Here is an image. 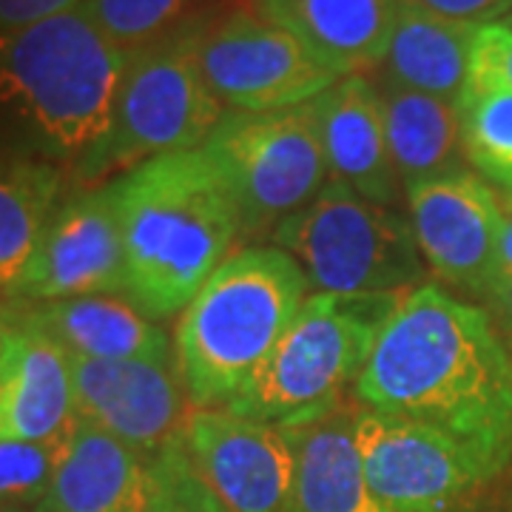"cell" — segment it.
I'll use <instances>...</instances> for the list:
<instances>
[{
	"instance_id": "44dd1931",
	"label": "cell",
	"mask_w": 512,
	"mask_h": 512,
	"mask_svg": "<svg viewBox=\"0 0 512 512\" xmlns=\"http://www.w3.org/2000/svg\"><path fill=\"white\" fill-rule=\"evenodd\" d=\"M476 35V26L441 18L419 0H404L387 52L373 72L404 89L461 103Z\"/></svg>"
},
{
	"instance_id": "d4e9b609",
	"label": "cell",
	"mask_w": 512,
	"mask_h": 512,
	"mask_svg": "<svg viewBox=\"0 0 512 512\" xmlns=\"http://www.w3.org/2000/svg\"><path fill=\"white\" fill-rule=\"evenodd\" d=\"M202 0H86L80 9L128 57L165 37L177 35L197 18Z\"/></svg>"
},
{
	"instance_id": "f546056e",
	"label": "cell",
	"mask_w": 512,
	"mask_h": 512,
	"mask_svg": "<svg viewBox=\"0 0 512 512\" xmlns=\"http://www.w3.org/2000/svg\"><path fill=\"white\" fill-rule=\"evenodd\" d=\"M430 12L441 18L458 20L467 26H493L512 12V0H419Z\"/></svg>"
},
{
	"instance_id": "d6a6232c",
	"label": "cell",
	"mask_w": 512,
	"mask_h": 512,
	"mask_svg": "<svg viewBox=\"0 0 512 512\" xmlns=\"http://www.w3.org/2000/svg\"><path fill=\"white\" fill-rule=\"evenodd\" d=\"M0 512H43L40 507H3L0 504Z\"/></svg>"
},
{
	"instance_id": "9c48e42d",
	"label": "cell",
	"mask_w": 512,
	"mask_h": 512,
	"mask_svg": "<svg viewBox=\"0 0 512 512\" xmlns=\"http://www.w3.org/2000/svg\"><path fill=\"white\" fill-rule=\"evenodd\" d=\"M191 52L205 86L231 111L305 106L342 80L302 40L256 9L197 18L191 23Z\"/></svg>"
},
{
	"instance_id": "e0dca14e",
	"label": "cell",
	"mask_w": 512,
	"mask_h": 512,
	"mask_svg": "<svg viewBox=\"0 0 512 512\" xmlns=\"http://www.w3.org/2000/svg\"><path fill=\"white\" fill-rule=\"evenodd\" d=\"M26 325L43 330L69 356L120 362H177L174 342L151 316L120 293H97L77 299H57L20 308Z\"/></svg>"
},
{
	"instance_id": "e575fe53",
	"label": "cell",
	"mask_w": 512,
	"mask_h": 512,
	"mask_svg": "<svg viewBox=\"0 0 512 512\" xmlns=\"http://www.w3.org/2000/svg\"><path fill=\"white\" fill-rule=\"evenodd\" d=\"M501 23H504V26H510V29H512V12H510V15H507V18L501 20Z\"/></svg>"
},
{
	"instance_id": "52a82bcc",
	"label": "cell",
	"mask_w": 512,
	"mask_h": 512,
	"mask_svg": "<svg viewBox=\"0 0 512 512\" xmlns=\"http://www.w3.org/2000/svg\"><path fill=\"white\" fill-rule=\"evenodd\" d=\"M225 117V106L202 80L191 52V23L131 55L114 100L109 131L77 160L83 183H103L151 157L202 148Z\"/></svg>"
},
{
	"instance_id": "7c38bea8",
	"label": "cell",
	"mask_w": 512,
	"mask_h": 512,
	"mask_svg": "<svg viewBox=\"0 0 512 512\" xmlns=\"http://www.w3.org/2000/svg\"><path fill=\"white\" fill-rule=\"evenodd\" d=\"M69 359L80 419L128 444L146 464L183 444L191 402L177 362Z\"/></svg>"
},
{
	"instance_id": "8992f818",
	"label": "cell",
	"mask_w": 512,
	"mask_h": 512,
	"mask_svg": "<svg viewBox=\"0 0 512 512\" xmlns=\"http://www.w3.org/2000/svg\"><path fill=\"white\" fill-rule=\"evenodd\" d=\"M271 237L308 276L311 293H410L427 274L410 220L345 183L325 185Z\"/></svg>"
},
{
	"instance_id": "cb8c5ba5",
	"label": "cell",
	"mask_w": 512,
	"mask_h": 512,
	"mask_svg": "<svg viewBox=\"0 0 512 512\" xmlns=\"http://www.w3.org/2000/svg\"><path fill=\"white\" fill-rule=\"evenodd\" d=\"M458 111L464 157L498 197H507L512 191V94L467 89Z\"/></svg>"
},
{
	"instance_id": "ac0fdd59",
	"label": "cell",
	"mask_w": 512,
	"mask_h": 512,
	"mask_svg": "<svg viewBox=\"0 0 512 512\" xmlns=\"http://www.w3.org/2000/svg\"><path fill=\"white\" fill-rule=\"evenodd\" d=\"M404 0H256V12L348 77L379 69Z\"/></svg>"
},
{
	"instance_id": "30bf717a",
	"label": "cell",
	"mask_w": 512,
	"mask_h": 512,
	"mask_svg": "<svg viewBox=\"0 0 512 512\" xmlns=\"http://www.w3.org/2000/svg\"><path fill=\"white\" fill-rule=\"evenodd\" d=\"M367 487L390 512H450L493 473L464 444L421 421L356 407Z\"/></svg>"
},
{
	"instance_id": "83f0119b",
	"label": "cell",
	"mask_w": 512,
	"mask_h": 512,
	"mask_svg": "<svg viewBox=\"0 0 512 512\" xmlns=\"http://www.w3.org/2000/svg\"><path fill=\"white\" fill-rule=\"evenodd\" d=\"M470 92L512 94V29L504 23L481 26L470 57ZM464 89V92H467Z\"/></svg>"
},
{
	"instance_id": "1f68e13d",
	"label": "cell",
	"mask_w": 512,
	"mask_h": 512,
	"mask_svg": "<svg viewBox=\"0 0 512 512\" xmlns=\"http://www.w3.org/2000/svg\"><path fill=\"white\" fill-rule=\"evenodd\" d=\"M20 325V305L18 302H9V299H0V356L9 345L12 333Z\"/></svg>"
},
{
	"instance_id": "836d02e7",
	"label": "cell",
	"mask_w": 512,
	"mask_h": 512,
	"mask_svg": "<svg viewBox=\"0 0 512 512\" xmlns=\"http://www.w3.org/2000/svg\"><path fill=\"white\" fill-rule=\"evenodd\" d=\"M501 202H504V208H507V214L512 217V191L507 194V197H501Z\"/></svg>"
},
{
	"instance_id": "6da1fadb",
	"label": "cell",
	"mask_w": 512,
	"mask_h": 512,
	"mask_svg": "<svg viewBox=\"0 0 512 512\" xmlns=\"http://www.w3.org/2000/svg\"><path fill=\"white\" fill-rule=\"evenodd\" d=\"M367 410L421 421L490 470L512 458V356L487 308L439 285L404 293L353 384Z\"/></svg>"
},
{
	"instance_id": "ffe728a7",
	"label": "cell",
	"mask_w": 512,
	"mask_h": 512,
	"mask_svg": "<svg viewBox=\"0 0 512 512\" xmlns=\"http://www.w3.org/2000/svg\"><path fill=\"white\" fill-rule=\"evenodd\" d=\"M353 419L356 410L342 402L316 419L282 427L296 464L291 512H390L367 487Z\"/></svg>"
},
{
	"instance_id": "9a60e30c",
	"label": "cell",
	"mask_w": 512,
	"mask_h": 512,
	"mask_svg": "<svg viewBox=\"0 0 512 512\" xmlns=\"http://www.w3.org/2000/svg\"><path fill=\"white\" fill-rule=\"evenodd\" d=\"M308 106L316 120L330 183H345L365 200L396 208L404 188L387 148L376 83L365 74H348Z\"/></svg>"
},
{
	"instance_id": "f1b7e54d",
	"label": "cell",
	"mask_w": 512,
	"mask_h": 512,
	"mask_svg": "<svg viewBox=\"0 0 512 512\" xmlns=\"http://www.w3.org/2000/svg\"><path fill=\"white\" fill-rule=\"evenodd\" d=\"M86 0H0V32H18L35 23L80 9Z\"/></svg>"
},
{
	"instance_id": "4dcf8cb0",
	"label": "cell",
	"mask_w": 512,
	"mask_h": 512,
	"mask_svg": "<svg viewBox=\"0 0 512 512\" xmlns=\"http://www.w3.org/2000/svg\"><path fill=\"white\" fill-rule=\"evenodd\" d=\"M487 313L493 316L498 330H504L507 336L512 333V217L507 222V234L501 245V259H498V271H495L490 288L484 293Z\"/></svg>"
},
{
	"instance_id": "603a6c76",
	"label": "cell",
	"mask_w": 512,
	"mask_h": 512,
	"mask_svg": "<svg viewBox=\"0 0 512 512\" xmlns=\"http://www.w3.org/2000/svg\"><path fill=\"white\" fill-rule=\"evenodd\" d=\"M60 180L46 165H0V299L18 302L57 211Z\"/></svg>"
},
{
	"instance_id": "7402d4cb",
	"label": "cell",
	"mask_w": 512,
	"mask_h": 512,
	"mask_svg": "<svg viewBox=\"0 0 512 512\" xmlns=\"http://www.w3.org/2000/svg\"><path fill=\"white\" fill-rule=\"evenodd\" d=\"M382 97L387 148L404 194L421 183L461 171L464 140L458 103L404 89L376 77Z\"/></svg>"
},
{
	"instance_id": "4fadbf2b",
	"label": "cell",
	"mask_w": 512,
	"mask_h": 512,
	"mask_svg": "<svg viewBox=\"0 0 512 512\" xmlns=\"http://www.w3.org/2000/svg\"><path fill=\"white\" fill-rule=\"evenodd\" d=\"M185 450L225 512H291L296 464L285 430L225 407L191 410Z\"/></svg>"
},
{
	"instance_id": "277c9868",
	"label": "cell",
	"mask_w": 512,
	"mask_h": 512,
	"mask_svg": "<svg viewBox=\"0 0 512 512\" xmlns=\"http://www.w3.org/2000/svg\"><path fill=\"white\" fill-rule=\"evenodd\" d=\"M128 60L83 9L0 32V106L80 160L109 131Z\"/></svg>"
},
{
	"instance_id": "4316f807",
	"label": "cell",
	"mask_w": 512,
	"mask_h": 512,
	"mask_svg": "<svg viewBox=\"0 0 512 512\" xmlns=\"http://www.w3.org/2000/svg\"><path fill=\"white\" fill-rule=\"evenodd\" d=\"M154 481V512H225L202 484L185 441L148 464Z\"/></svg>"
},
{
	"instance_id": "d6986e66",
	"label": "cell",
	"mask_w": 512,
	"mask_h": 512,
	"mask_svg": "<svg viewBox=\"0 0 512 512\" xmlns=\"http://www.w3.org/2000/svg\"><path fill=\"white\" fill-rule=\"evenodd\" d=\"M43 512H154V481L128 444L77 421Z\"/></svg>"
},
{
	"instance_id": "8fae6325",
	"label": "cell",
	"mask_w": 512,
	"mask_h": 512,
	"mask_svg": "<svg viewBox=\"0 0 512 512\" xmlns=\"http://www.w3.org/2000/svg\"><path fill=\"white\" fill-rule=\"evenodd\" d=\"M404 197L427 271L456 291L484 299L510 222L493 185L461 168L410 188Z\"/></svg>"
},
{
	"instance_id": "484cf974",
	"label": "cell",
	"mask_w": 512,
	"mask_h": 512,
	"mask_svg": "<svg viewBox=\"0 0 512 512\" xmlns=\"http://www.w3.org/2000/svg\"><path fill=\"white\" fill-rule=\"evenodd\" d=\"M69 436L52 441H0V504L40 507L66 456Z\"/></svg>"
},
{
	"instance_id": "2e32d148",
	"label": "cell",
	"mask_w": 512,
	"mask_h": 512,
	"mask_svg": "<svg viewBox=\"0 0 512 512\" xmlns=\"http://www.w3.org/2000/svg\"><path fill=\"white\" fill-rule=\"evenodd\" d=\"M77 421L69 353L20 316L0 356V441L63 439Z\"/></svg>"
},
{
	"instance_id": "5b68a950",
	"label": "cell",
	"mask_w": 512,
	"mask_h": 512,
	"mask_svg": "<svg viewBox=\"0 0 512 512\" xmlns=\"http://www.w3.org/2000/svg\"><path fill=\"white\" fill-rule=\"evenodd\" d=\"M404 293H311L282 342L225 410L293 427L342 404Z\"/></svg>"
},
{
	"instance_id": "3957f363",
	"label": "cell",
	"mask_w": 512,
	"mask_h": 512,
	"mask_svg": "<svg viewBox=\"0 0 512 512\" xmlns=\"http://www.w3.org/2000/svg\"><path fill=\"white\" fill-rule=\"evenodd\" d=\"M308 296V276L282 248L245 245L228 256L174 328V359L191 410L234 402Z\"/></svg>"
},
{
	"instance_id": "ba28073f",
	"label": "cell",
	"mask_w": 512,
	"mask_h": 512,
	"mask_svg": "<svg viewBox=\"0 0 512 512\" xmlns=\"http://www.w3.org/2000/svg\"><path fill=\"white\" fill-rule=\"evenodd\" d=\"M202 151L234 194L245 239L274 234L330 183L311 106L225 111Z\"/></svg>"
},
{
	"instance_id": "5bb4252c",
	"label": "cell",
	"mask_w": 512,
	"mask_h": 512,
	"mask_svg": "<svg viewBox=\"0 0 512 512\" xmlns=\"http://www.w3.org/2000/svg\"><path fill=\"white\" fill-rule=\"evenodd\" d=\"M97 293L126 296V245L111 183L89 188L57 208L18 305Z\"/></svg>"
},
{
	"instance_id": "7a4b0ae2",
	"label": "cell",
	"mask_w": 512,
	"mask_h": 512,
	"mask_svg": "<svg viewBox=\"0 0 512 512\" xmlns=\"http://www.w3.org/2000/svg\"><path fill=\"white\" fill-rule=\"evenodd\" d=\"M126 245V299L154 322L171 319L245 248L237 200L202 151L151 157L111 180Z\"/></svg>"
},
{
	"instance_id": "d590c367",
	"label": "cell",
	"mask_w": 512,
	"mask_h": 512,
	"mask_svg": "<svg viewBox=\"0 0 512 512\" xmlns=\"http://www.w3.org/2000/svg\"><path fill=\"white\" fill-rule=\"evenodd\" d=\"M507 348H510V356H512V333L507 336Z\"/></svg>"
}]
</instances>
